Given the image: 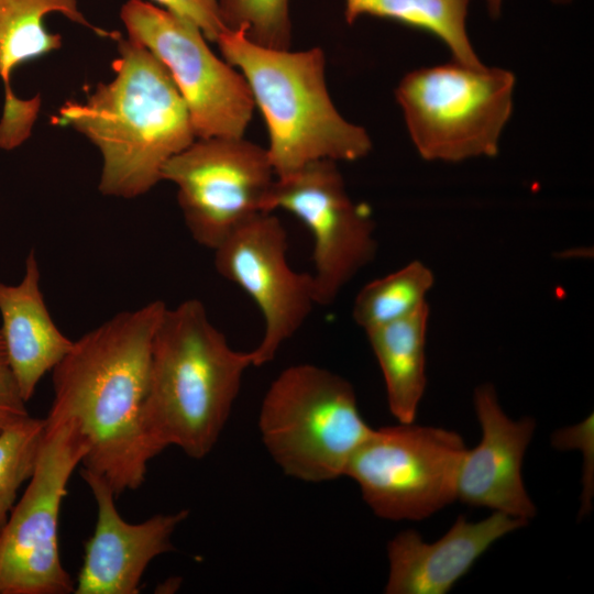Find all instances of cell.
Returning a JSON list of instances; mask_svg holds the SVG:
<instances>
[{"label": "cell", "instance_id": "7", "mask_svg": "<svg viewBox=\"0 0 594 594\" xmlns=\"http://www.w3.org/2000/svg\"><path fill=\"white\" fill-rule=\"evenodd\" d=\"M34 471L0 530V594H68L75 582L59 552V514L87 453L76 426L45 418Z\"/></svg>", "mask_w": 594, "mask_h": 594}, {"label": "cell", "instance_id": "20", "mask_svg": "<svg viewBox=\"0 0 594 594\" xmlns=\"http://www.w3.org/2000/svg\"><path fill=\"white\" fill-rule=\"evenodd\" d=\"M435 277L419 261L366 284L356 295L352 316L364 331L403 320L421 307Z\"/></svg>", "mask_w": 594, "mask_h": 594}, {"label": "cell", "instance_id": "13", "mask_svg": "<svg viewBox=\"0 0 594 594\" xmlns=\"http://www.w3.org/2000/svg\"><path fill=\"white\" fill-rule=\"evenodd\" d=\"M80 476L96 502L97 520L85 542L73 593L138 594L148 564L174 549L172 537L189 512L157 514L131 524L119 513L117 496L101 475L82 468Z\"/></svg>", "mask_w": 594, "mask_h": 594}, {"label": "cell", "instance_id": "15", "mask_svg": "<svg viewBox=\"0 0 594 594\" xmlns=\"http://www.w3.org/2000/svg\"><path fill=\"white\" fill-rule=\"evenodd\" d=\"M528 522L494 512L476 522L459 516L437 541L405 530L387 543V594H446L498 539Z\"/></svg>", "mask_w": 594, "mask_h": 594}, {"label": "cell", "instance_id": "2", "mask_svg": "<svg viewBox=\"0 0 594 594\" xmlns=\"http://www.w3.org/2000/svg\"><path fill=\"white\" fill-rule=\"evenodd\" d=\"M116 41L112 79L99 82L85 101H66L52 123L98 148L102 195L132 199L157 185L165 164L197 138L165 66L136 41L121 34Z\"/></svg>", "mask_w": 594, "mask_h": 594}, {"label": "cell", "instance_id": "21", "mask_svg": "<svg viewBox=\"0 0 594 594\" xmlns=\"http://www.w3.org/2000/svg\"><path fill=\"white\" fill-rule=\"evenodd\" d=\"M45 428V418L30 415L0 431V530L34 471Z\"/></svg>", "mask_w": 594, "mask_h": 594}, {"label": "cell", "instance_id": "12", "mask_svg": "<svg viewBox=\"0 0 594 594\" xmlns=\"http://www.w3.org/2000/svg\"><path fill=\"white\" fill-rule=\"evenodd\" d=\"M287 244L280 220L263 212L238 227L213 250L217 273L242 288L263 316L264 334L251 350L253 366L273 361L317 305L312 275L289 266Z\"/></svg>", "mask_w": 594, "mask_h": 594}, {"label": "cell", "instance_id": "18", "mask_svg": "<svg viewBox=\"0 0 594 594\" xmlns=\"http://www.w3.org/2000/svg\"><path fill=\"white\" fill-rule=\"evenodd\" d=\"M428 318L426 304L403 320L365 331L383 374L389 411L399 424L415 422L425 394Z\"/></svg>", "mask_w": 594, "mask_h": 594}, {"label": "cell", "instance_id": "25", "mask_svg": "<svg viewBox=\"0 0 594 594\" xmlns=\"http://www.w3.org/2000/svg\"><path fill=\"white\" fill-rule=\"evenodd\" d=\"M504 0H485L486 9L488 11V14L496 19L502 13V7H503Z\"/></svg>", "mask_w": 594, "mask_h": 594}, {"label": "cell", "instance_id": "22", "mask_svg": "<svg viewBox=\"0 0 594 594\" xmlns=\"http://www.w3.org/2000/svg\"><path fill=\"white\" fill-rule=\"evenodd\" d=\"M292 0H217L227 31L241 32L252 43L273 50H290Z\"/></svg>", "mask_w": 594, "mask_h": 594}, {"label": "cell", "instance_id": "6", "mask_svg": "<svg viewBox=\"0 0 594 594\" xmlns=\"http://www.w3.org/2000/svg\"><path fill=\"white\" fill-rule=\"evenodd\" d=\"M515 84L507 69L453 61L406 74L395 97L419 155L454 163L497 154Z\"/></svg>", "mask_w": 594, "mask_h": 594}, {"label": "cell", "instance_id": "23", "mask_svg": "<svg viewBox=\"0 0 594 594\" xmlns=\"http://www.w3.org/2000/svg\"><path fill=\"white\" fill-rule=\"evenodd\" d=\"M152 2L194 23L209 42L216 43L226 31L217 0H152Z\"/></svg>", "mask_w": 594, "mask_h": 594}, {"label": "cell", "instance_id": "5", "mask_svg": "<svg viewBox=\"0 0 594 594\" xmlns=\"http://www.w3.org/2000/svg\"><path fill=\"white\" fill-rule=\"evenodd\" d=\"M258 430L267 452L290 477L322 483L344 476L370 436L352 384L314 364L284 371L266 391Z\"/></svg>", "mask_w": 594, "mask_h": 594}, {"label": "cell", "instance_id": "17", "mask_svg": "<svg viewBox=\"0 0 594 594\" xmlns=\"http://www.w3.org/2000/svg\"><path fill=\"white\" fill-rule=\"evenodd\" d=\"M0 318L8 361L28 403L74 342L58 329L48 311L34 250L26 255L18 284L0 282Z\"/></svg>", "mask_w": 594, "mask_h": 594}, {"label": "cell", "instance_id": "19", "mask_svg": "<svg viewBox=\"0 0 594 594\" xmlns=\"http://www.w3.org/2000/svg\"><path fill=\"white\" fill-rule=\"evenodd\" d=\"M471 0H344V19L353 24L362 16L383 18L409 25L441 40L453 61L481 65L466 30Z\"/></svg>", "mask_w": 594, "mask_h": 594}, {"label": "cell", "instance_id": "14", "mask_svg": "<svg viewBox=\"0 0 594 594\" xmlns=\"http://www.w3.org/2000/svg\"><path fill=\"white\" fill-rule=\"evenodd\" d=\"M474 408L482 437L475 448L463 453L457 499L528 522L537 509L525 488L521 469L536 421L530 417L510 419L490 384L475 388Z\"/></svg>", "mask_w": 594, "mask_h": 594}, {"label": "cell", "instance_id": "26", "mask_svg": "<svg viewBox=\"0 0 594 594\" xmlns=\"http://www.w3.org/2000/svg\"><path fill=\"white\" fill-rule=\"evenodd\" d=\"M554 4H568L573 0H551Z\"/></svg>", "mask_w": 594, "mask_h": 594}, {"label": "cell", "instance_id": "3", "mask_svg": "<svg viewBox=\"0 0 594 594\" xmlns=\"http://www.w3.org/2000/svg\"><path fill=\"white\" fill-rule=\"evenodd\" d=\"M250 366L252 351L234 350L200 300L166 307L153 340L141 417L153 458L172 446L191 459L207 457Z\"/></svg>", "mask_w": 594, "mask_h": 594}, {"label": "cell", "instance_id": "10", "mask_svg": "<svg viewBox=\"0 0 594 594\" xmlns=\"http://www.w3.org/2000/svg\"><path fill=\"white\" fill-rule=\"evenodd\" d=\"M162 180L177 188L191 238L215 250L251 218L270 212L276 174L267 150L242 138L196 139L173 156Z\"/></svg>", "mask_w": 594, "mask_h": 594}, {"label": "cell", "instance_id": "16", "mask_svg": "<svg viewBox=\"0 0 594 594\" xmlns=\"http://www.w3.org/2000/svg\"><path fill=\"white\" fill-rule=\"evenodd\" d=\"M59 13L73 23L100 36L116 40L120 33L94 25L81 12L78 0H0V79L3 107L0 118V148L11 151L32 134L41 107V95L23 99L15 95L12 75L25 63L48 55L63 45V38L45 25V18Z\"/></svg>", "mask_w": 594, "mask_h": 594}, {"label": "cell", "instance_id": "4", "mask_svg": "<svg viewBox=\"0 0 594 594\" xmlns=\"http://www.w3.org/2000/svg\"><path fill=\"white\" fill-rule=\"evenodd\" d=\"M223 59L246 80L268 131L266 147L276 177L308 163L356 161L372 150L366 130L341 116L326 82L320 47L293 52L256 45L223 31L216 42Z\"/></svg>", "mask_w": 594, "mask_h": 594}, {"label": "cell", "instance_id": "24", "mask_svg": "<svg viewBox=\"0 0 594 594\" xmlns=\"http://www.w3.org/2000/svg\"><path fill=\"white\" fill-rule=\"evenodd\" d=\"M29 416L0 333V431Z\"/></svg>", "mask_w": 594, "mask_h": 594}, {"label": "cell", "instance_id": "9", "mask_svg": "<svg viewBox=\"0 0 594 594\" xmlns=\"http://www.w3.org/2000/svg\"><path fill=\"white\" fill-rule=\"evenodd\" d=\"M120 19L128 37L148 50L179 90L197 139L242 138L255 109L250 87L208 46L198 26L145 0H128Z\"/></svg>", "mask_w": 594, "mask_h": 594}, {"label": "cell", "instance_id": "1", "mask_svg": "<svg viewBox=\"0 0 594 594\" xmlns=\"http://www.w3.org/2000/svg\"><path fill=\"white\" fill-rule=\"evenodd\" d=\"M166 304L121 311L73 342L52 371L50 419L72 421L87 453L81 465L116 496L145 481L151 454L142 429L153 340Z\"/></svg>", "mask_w": 594, "mask_h": 594}, {"label": "cell", "instance_id": "11", "mask_svg": "<svg viewBox=\"0 0 594 594\" xmlns=\"http://www.w3.org/2000/svg\"><path fill=\"white\" fill-rule=\"evenodd\" d=\"M282 209L310 231L316 304L331 305L376 256L375 223L349 196L337 162L320 160L276 177L268 210Z\"/></svg>", "mask_w": 594, "mask_h": 594}, {"label": "cell", "instance_id": "8", "mask_svg": "<svg viewBox=\"0 0 594 594\" xmlns=\"http://www.w3.org/2000/svg\"><path fill=\"white\" fill-rule=\"evenodd\" d=\"M466 447L462 437L415 422L373 429L351 458L352 479L373 513L387 520H422L457 499Z\"/></svg>", "mask_w": 594, "mask_h": 594}]
</instances>
